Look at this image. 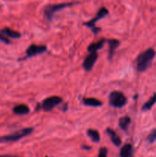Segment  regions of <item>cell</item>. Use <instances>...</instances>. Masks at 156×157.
<instances>
[{
    "label": "cell",
    "instance_id": "19",
    "mask_svg": "<svg viewBox=\"0 0 156 157\" xmlns=\"http://www.w3.org/2000/svg\"><path fill=\"white\" fill-rule=\"evenodd\" d=\"M147 142L149 143V144H154L156 141V129H154V130H151L149 134L148 135L146 138Z\"/></svg>",
    "mask_w": 156,
    "mask_h": 157
},
{
    "label": "cell",
    "instance_id": "23",
    "mask_svg": "<svg viewBox=\"0 0 156 157\" xmlns=\"http://www.w3.org/2000/svg\"><path fill=\"white\" fill-rule=\"evenodd\" d=\"M0 157H8L7 156H0Z\"/></svg>",
    "mask_w": 156,
    "mask_h": 157
},
{
    "label": "cell",
    "instance_id": "18",
    "mask_svg": "<svg viewBox=\"0 0 156 157\" xmlns=\"http://www.w3.org/2000/svg\"><path fill=\"white\" fill-rule=\"evenodd\" d=\"M87 135L89 137L93 140V142L98 143L100 140V135L99 133L96 130H93V129H89L87 131Z\"/></svg>",
    "mask_w": 156,
    "mask_h": 157
},
{
    "label": "cell",
    "instance_id": "6",
    "mask_svg": "<svg viewBox=\"0 0 156 157\" xmlns=\"http://www.w3.org/2000/svg\"><path fill=\"white\" fill-rule=\"evenodd\" d=\"M47 46L44 45V44L38 45V44H32L26 50V56L28 58H31V57L44 53V52H47Z\"/></svg>",
    "mask_w": 156,
    "mask_h": 157
},
{
    "label": "cell",
    "instance_id": "17",
    "mask_svg": "<svg viewBox=\"0 0 156 157\" xmlns=\"http://www.w3.org/2000/svg\"><path fill=\"white\" fill-rule=\"evenodd\" d=\"M155 103H156V94H154L150 98V99L143 104V106H142V110H143V111L149 110L154 105Z\"/></svg>",
    "mask_w": 156,
    "mask_h": 157
},
{
    "label": "cell",
    "instance_id": "8",
    "mask_svg": "<svg viewBox=\"0 0 156 157\" xmlns=\"http://www.w3.org/2000/svg\"><path fill=\"white\" fill-rule=\"evenodd\" d=\"M98 59V54L97 52L94 53H90L83 62V67L86 71H90L94 66L95 63Z\"/></svg>",
    "mask_w": 156,
    "mask_h": 157
},
{
    "label": "cell",
    "instance_id": "11",
    "mask_svg": "<svg viewBox=\"0 0 156 157\" xmlns=\"http://www.w3.org/2000/svg\"><path fill=\"white\" fill-rule=\"evenodd\" d=\"M0 34L5 35L7 38H19L21 37V33L17 31L12 30V29H9V28H4L0 31Z\"/></svg>",
    "mask_w": 156,
    "mask_h": 157
},
{
    "label": "cell",
    "instance_id": "10",
    "mask_svg": "<svg viewBox=\"0 0 156 157\" xmlns=\"http://www.w3.org/2000/svg\"><path fill=\"white\" fill-rule=\"evenodd\" d=\"M106 133L109 135V136L110 137V140L113 142V144H114L116 147H119L122 144V140H121L120 137L117 135L116 132L115 130H113L111 128H106Z\"/></svg>",
    "mask_w": 156,
    "mask_h": 157
},
{
    "label": "cell",
    "instance_id": "3",
    "mask_svg": "<svg viewBox=\"0 0 156 157\" xmlns=\"http://www.w3.org/2000/svg\"><path fill=\"white\" fill-rule=\"evenodd\" d=\"M78 2H63V3H58V4H52V5H47L44 7V14L45 15L47 20L51 21L52 18H53L54 15L58 11L61 10L63 9H65L67 7H70V6H73L74 4H77Z\"/></svg>",
    "mask_w": 156,
    "mask_h": 157
},
{
    "label": "cell",
    "instance_id": "2",
    "mask_svg": "<svg viewBox=\"0 0 156 157\" xmlns=\"http://www.w3.org/2000/svg\"><path fill=\"white\" fill-rule=\"evenodd\" d=\"M33 131L34 128H32V127H27V128L21 129V130H18V131L14 132V133H11V134L7 135V136H0V144L15 142V141L19 140L30 135Z\"/></svg>",
    "mask_w": 156,
    "mask_h": 157
},
{
    "label": "cell",
    "instance_id": "1",
    "mask_svg": "<svg viewBox=\"0 0 156 157\" xmlns=\"http://www.w3.org/2000/svg\"><path fill=\"white\" fill-rule=\"evenodd\" d=\"M155 56V52L150 48L139 54L136 58V67L139 72H144L151 66V62Z\"/></svg>",
    "mask_w": 156,
    "mask_h": 157
},
{
    "label": "cell",
    "instance_id": "15",
    "mask_svg": "<svg viewBox=\"0 0 156 157\" xmlns=\"http://www.w3.org/2000/svg\"><path fill=\"white\" fill-rule=\"evenodd\" d=\"M133 153L132 145L130 144H125L120 150V157H132Z\"/></svg>",
    "mask_w": 156,
    "mask_h": 157
},
{
    "label": "cell",
    "instance_id": "12",
    "mask_svg": "<svg viewBox=\"0 0 156 157\" xmlns=\"http://www.w3.org/2000/svg\"><path fill=\"white\" fill-rule=\"evenodd\" d=\"M12 111L17 115H26L30 112V108L26 104H18L13 107Z\"/></svg>",
    "mask_w": 156,
    "mask_h": 157
},
{
    "label": "cell",
    "instance_id": "24",
    "mask_svg": "<svg viewBox=\"0 0 156 157\" xmlns=\"http://www.w3.org/2000/svg\"><path fill=\"white\" fill-rule=\"evenodd\" d=\"M45 157H48V156H45Z\"/></svg>",
    "mask_w": 156,
    "mask_h": 157
},
{
    "label": "cell",
    "instance_id": "5",
    "mask_svg": "<svg viewBox=\"0 0 156 157\" xmlns=\"http://www.w3.org/2000/svg\"><path fill=\"white\" fill-rule=\"evenodd\" d=\"M63 102L62 98L58 96H52L47 98L43 101L42 104L41 105H38L40 108L44 110V111H50L52 109L56 107L59 104H61Z\"/></svg>",
    "mask_w": 156,
    "mask_h": 157
},
{
    "label": "cell",
    "instance_id": "4",
    "mask_svg": "<svg viewBox=\"0 0 156 157\" xmlns=\"http://www.w3.org/2000/svg\"><path fill=\"white\" fill-rule=\"evenodd\" d=\"M110 104L115 108H122L126 104L127 98L122 92L113 91L109 97Z\"/></svg>",
    "mask_w": 156,
    "mask_h": 157
},
{
    "label": "cell",
    "instance_id": "20",
    "mask_svg": "<svg viewBox=\"0 0 156 157\" xmlns=\"http://www.w3.org/2000/svg\"><path fill=\"white\" fill-rule=\"evenodd\" d=\"M97 157H107V149L106 147L100 148Z\"/></svg>",
    "mask_w": 156,
    "mask_h": 157
},
{
    "label": "cell",
    "instance_id": "14",
    "mask_svg": "<svg viewBox=\"0 0 156 157\" xmlns=\"http://www.w3.org/2000/svg\"><path fill=\"white\" fill-rule=\"evenodd\" d=\"M83 104L86 106H89V107H101L102 105V101H99V100L96 99L94 98H87L83 99Z\"/></svg>",
    "mask_w": 156,
    "mask_h": 157
},
{
    "label": "cell",
    "instance_id": "21",
    "mask_svg": "<svg viewBox=\"0 0 156 157\" xmlns=\"http://www.w3.org/2000/svg\"><path fill=\"white\" fill-rule=\"evenodd\" d=\"M0 41H2V42H4L5 44H10V41H9V38H7V37H6L5 35H2V34H0Z\"/></svg>",
    "mask_w": 156,
    "mask_h": 157
},
{
    "label": "cell",
    "instance_id": "9",
    "mask_svg": "<svg viewBox=\"0 0 156 157\" xmlns=\"http://www.w3.org/2000/svg\"><path fill=\"white\" fill-rule=\"evenodd\" d=\"M109 59L111 60L113 57L114 56L116 53V50L119 45H120V41L117 39H109Z\"/></svg>",
    "mask_w": 156,
    "mask_h": 157
},
{
    "label": "cell",
    "instance_id": "13",
    "mask_svg": "<svg viewBox=\"0 0 156 157\" xmlns=\"http://www.w3.org/2000/svg\"><path fill=\"white\" fill-rule=\"evenodd\" d=\"M106 42V39L105 38H102V39L99 40L97 42H94V43H92L90 44V45L88 46L87 48V50L90 53H94V52H97L98 50L102 48V47L104 46Z\"/></svg>",
    "mask_w": 156,
    "mask_h": 157
},
{
    "label": "cell",
    "instance_id": "16",
    "mask_svg": "<svg viewBox=\"0 0 156 157\" xmlns=\"http://www.w3.org/2000/svg\"><path fill=\"white\" fill-rule=\"evenodd\" d=\"M131 124V118L128 116H125L120 118L119 121V127L122 129L123 131H127L128 127Z\"/></svg>",
    "mask_w": 156,
    "mask_h": 157
},
{
    "label": "cell",
    "instance_id": "7",
    "mask_svg": "<svg viewBox=\"0 0 156 157\" xmlns=\"http://www.w3.org/2000/svg\"><path fill=\"white\" fill-rule=\"evenodd\" d=\"M108 14H109L108 9L105 7H102L99 11H98V12L96 13V15L94 17V18H93L90 21H87V22L84 23V25L87 26V27L90 28V29H93V28L95 27V24H96L98 21H99L101 18L106 16Z\"/></svg>",
    "mask_w": 156,
    "mask_h": 157
},
{
    "label": "cell",
    "instance_id": "22",
    "mask_svg": "<svg viewBox=\"0 0 156 157\" xmlns=\"http://www.w3.org/2000/svg\"><path fill=\"white\" fill-rule=\"evenodd\" d=\"M82 148L84 149V150H90L91 147H88V146H82Z\"/></svg>",
    "mask_w": 156,
    "mask_h": 157
}]
</instances>
